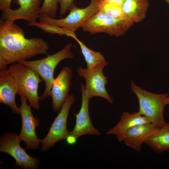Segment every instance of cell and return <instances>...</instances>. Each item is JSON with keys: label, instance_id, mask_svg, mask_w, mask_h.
<instances>
[{"label": "cell", "instance_id": "cell-1", "mask_svg": "<svg viewBox=\"0 0 169 169\" xmlns=\"http://www.w3.org/2000/svg\"><path fill=\"white\" fill-rule=\"evenodd\" d=\"M49 47L42 38L25 37L23 30L14 21L0 19V69L39 54L48 55Z\"/></svg>", "mask_w": 169, "mask_h": 169}, {"label": "cell", "instance_id": "cell-2", "mask_svg": "<svg viewBox=\"0 0 169 169\" xmlns=\"http://www.w3.org/2000/svg\"><path fill=\"white\" fill-rule=\"evenodd\" d=\"M72 45L71 43H69L62 49L43 59L18 62L32 69L44 81L45 90L39 96V100L43 101L50 97L51 90L54 79V70L58 64L64 59L74 58V54L70 50Z\"/></svg>", "mask_w": 169, "mask_h": 169}, {"label": "cell", "instance_id": "cell-3", "mask_svg": "<svg viewBox=\"0 0 169 169\" xmlns=\"http://www.w3.org/2000/svg\"><path fill=\"white\" fill-rule=\"evenodd\" d=\"M8 69L16 85L17 95L25 96L31 107L38 110L40 105L38 88L42 79L32 69L19 63L11 64Z\"/></svg>", "mask_w": 169, "mask_h": 169}, {"label": "cell", "instance_id": "cell-4", "mask_svg": "<svg viewBox=\"0 0 169 169\" xmlns=\"http://www.w3.org/2000/svg\"><path fill=\"white\" fill-rule=\"evenodd\" d=\"M131 89L138 100L139 109L138 112L148 118L151 123L158 127L163 125L166 123L163 112L168 95L148 92L137 86L132 81Z\"/></svg>", "mask_w": 169, "mask_h": 169}, {"label": "cell", "instance_id": "cell-5", "mask_svg": "<svg viewBox=\"0 0 169 169\" xmlns=\"http://www.w3.org/2000/svg\"><path fill=\"white\" fill-rule=\"evenodd\" d=\"M99 3L98 0H90V4L84 8H79L74 4L69 10L70 11L69 14L64 18L56 19L40 13L38 18L40 22L75 32L88 19L99 11Z\"/></svg>", "mask_w": 169, "mask_h": 169}, {"label": "cell", "instance_id": "cell-6", "mask_svg": "<svg viewBox=\"0 0 169 169\" xmlns=\"http://www.w3.org/2000/svg\"><path fill=\"white\" fill-rule=\"evenodd\" d=\"M133 22L127 18H117L99 11L81 26L83 30L91 34L105 33L119 37L124 34Z\"/></svg>", "mask_w": 169, "mask_h": 169}, {"label": "cell", "instance_id": "cell-7", "mask_svg": "<svg viewBox=\"0 0 169 169\" xmlns=\"http://www.w3.org/2000/svg\"><path fill=\"white\" fill-rule=\"evenodd\" d=\"M17 132H8L0 137V152L9 154L15 160L14 164L24 169H38L40 164L37 157L28 155L21 147Z\"/></svg>", "mask_w": 169, "mask_h": 169}, {"label": "cell", "instance_id": "cell-8", "mask_svg": "<svg viewBox=\"0 0 169 169\" xmlns=\"http://www.w3.org/2000/svg\"><path fill=\"white\" fill-rule=\"evenodd\" d=\"M74 95H69L50 126L48 133L41 139V153L47 151L57 142L66 139L70 134L67 128V120L70 109L74 102Z\"/></svg>", "mask_w": 169, "mask_h": 169}, {"label": "cell", "instance_id": "cell-9", "mask_svg": "<svg viewBox=\"0 0 169 169\" xmlns=\"http://www.w3.org/2000/svg\"><path fill=\"white\" fill-rule=\"evenodd\" d=\"M108 63L106 61L90 70L80 67L77 69V71L78 75L85 80L86 84L84 85L85 92L90 99L95 96L100 97L112 103L113 100L105 89L107 77L103 72L104 68Z\"/></svg>", "mask_w": 169, "mask_h": 169}, {"label": "cell", "instance_id": "cell-10", "mask_svg": "<svg viewBox=\"0 0 169 169\" xmlns=\"http://www.w3.org/2000/svg\"><path fill=\"white\" fill-rule=\"evenodd\" d=\"M21 105L20 113L22 122L21 129L18 138L20 142H25L26 148L29 150H35L39 147L41 139L36 132V129L40 124L38 119L33 115L31 106L27 103L28 99L24 95L20 96Z\"/></svg>", "mask_w": 169, "mask_h": 169}, {"label": "cell", "instance_id": "cell-11", "mask_svg": "<svg viewBox=\"0 0 169 169\" xmlns=\"http://www.w3.org/2000/svg\"><path fill=\"white\" fill-rule=\"evenodd\" d=\"M72 73L69 67L65 66L54 79L51 90L50 97L52 99L53 110L55 112H59L69 95Z\"/></svg>", "mask_w": 169, "mask_h": 169}, {"label": "cell", "instance_id": "cell-12", "mask_svg": "<svg viewBox=\"0 0 169 169\" xmlns=\"http://www.w3.org/2000/svg\"><path fill=\"white\" fill-rule=\"evenodd\" d=\"M42 0H14V2L20 7L13 9L10 8L2 10V17L4 19L14 21L23 20L28 25L36 21L38 18Z\"/></svg>", "mask_w": 169, "mask_h": 169}, {"label": "cell", "instance_id": "cell-13", "mask_svg": "<svg viewBox=\"0 0 169 169\" xmlns=\"http://www.w3.org/2000/svg\"><path fill=\"white\" fill-rule=\"evenodd\" d=\"M84 85L81 83V106L78 113L74 114L76 117L75 125L73 130L70 132V134L74 136L77 139L87 134L94 136L101 135V132L94 127L91 122L89 110L90 99L85 94Z\"/></svg>", "mask_w": 169, "mask_h": 169}, {"label": "cell", "instance_id": "cell-14", "mask_svg": "<svg viewBox=\"0 0 169 169\" xmlns=\"http://www.w3.org/2000/svg\"><path fill=\"white\" fill-rule=\"evenodd\" d=\"M18 89L14 80L7 68L0 69V103L10 107L12 113L19 114L16 103Z\"/></svg>", "mask_w": 169, "mask_h": 169}, {"label": "cell", "instance_id": "cell-15", "mask_svg": "<svg viewBox=\"0 0 169 169\" xmlns=\"http://www.w3.org/2000/svg\"><path fill=\"white\" fill-rule=\"evenodd\" d=\"M159 128L151 123L137 125L126 132L123 141L127 146L140 152L142 144L154 134Z\"/></svg>", "mask_w": 169, "mask_h": 169}, {"label": "cell", "instance_id": "cell-16", "mask_svg": "<svg viewBox=\"0 0 169 169\" xmlns=\"http://www.w3.org/2000/svg\"><path fill=\"white\" fill-rule=\"evenodd\" d=\"M149 123H151L150 120L138 112L130 113L123 111L119 121L110 128L106 132V135H115L119 141L122 142L126 133L129 130L137 125Z\"/></svg>", "mask_w": 169, "mask_h": 169}, {"label": "cell", "instance_id": "cell-17", "mask_svg": "<svg viewBox=\"0 0 169 169\" xmlns=\"http://www.w3.org/2000/svg\"><path fill=\"white\" fill-rule=\"evenodd\" d=\"M149 5L148 0H124L121 7L126 18L138 23L145 18Z\"/></svg>", "mask_w": 169, "mask_h": 169}, {"label": "cell", "instance_id": "cell-18", "mask_svg": "<svg viewBox=\"0 0 169 169\" xmlns=\"http://www.w3.org/2000/svg\"><path fill=\"white\" fill-rule=\"evenodd\" d=\"M145 143L157 153L169 151V123L159 128Z\"/></svg>", "mask_w": 169, "mask_h": 169}, {"label": "cell", "instance_id": "cell-19", "mask_svg": "<svg viewBox=\"0 0 169 169\" xmlns=\"http://www.w3.org/2000/svg\"><path fill=\"white\" fill-rule=\"evenodd\" d=\"M75 40L80 46L87 64V69H92L106 61L104 56L100 53L90 49L77 38Z\"/></svg>", "mask_w": 169, "mask_h": 169}, {"label": "cell", "instance_id": "cell-20", "mask_svg": "<svg viewBox=\"0 0 169 169\" xmlns=\"http://www.w3.org/2000/svg\"><path fill=\"white\" fill-rule=\"evenodd\" d=\"M99 8L100 12L109 16L117 18H127L124 15L121 6L108 3L104 0L99 1Z\"/></svg>", "mask_w": 169, "mask_h": 169}, {"label": "cell", "instance_id": "cell-21", "mask_svg": "<svg viewBox=\"0 0 169 169\" xmlns=\"http://www.w3.org/2000/svg\"><path fill=\"white\" fill-rule=\"evenodd\" d=\"M28 25L36 26L49 33L52 34H56L60 35H65L68 37H72L75 39L77 38L74 32L54 25L36 21L28 24Z\"/></svg>", "mask_w": 169, "mask_h": 169}, {"label": "cell", "instance_id": "cell-22", "mask_svg": "<svg viewBox=\"0 0 169 169\" xmlns=\"http://www.w3.org/2000/svg\"><path fill=\"white\" fill-rule=\"evenodd\" d=\"M58 3V0H44L40 8V13L44 14L55 18Z\"/></svg>", "mask_w": 169, "mask_h": 169}, {"label": "cell", "instance_id": "cell-23", "mask_svg": "<svg viewBox=\"0 0 169 169\" xmlns=\"http://www.w3.org/2000/svg\"><path fill=\"white\" fill-rule=\"evenodd\" d=\"M74 0H58L60 5V15L61 17L64 15L74 4Z\"/></svg>", "mask_w": 169, "mask_h": 169}, {"label": "cell", "instance_id": "cell-24", "mask_svg": "<svg viewBox=\"0 0 169 169\" xmlns=\"http://www.w3.org/2000/svg\"><path fill=\"white\" fill-rule=\"evenodd\" d=\"M12 0H0V9H4L10 8L11 2Z\"/></svg>", "mask_w": 169, "mask_h": 169}, {"label": "cell", "instance_id": "cell-25", "mask_svg": "<svg viewBox=\"0 0 169 169\" xmlns=\"http://www.w3.org/2000/svg\"><path fill=\"white\" fill-rule=\"evenodd\" d=\"M67 142L70 145L74 144L77 139L74 136L69 134L66 139Z\"/></svg>", "mask_w": 169, "mask_h": 169}, {"label": "cell", "instance_id": "cell-26", "mask_svg": "<svg viewBox=\"0 0 169 169\" xmlns=\"http://www.w3.org/2000/svg\"><path fill=\"white\" fill-rule=\"evenodd\" d=\"M106 2L121 6L124 0H104Z\"/></svg>", "mask_w": 169, "mask_h": 169}, {"label": "cell", "instance_id": "cell-27", "mask_svg": "<svg viewBox=\"0 0 169 169\" xmlns=\"http://www.w3.org/2000/svg\"><path fill=\"white\" fill-rule=\"evenodd\" d=\"M166 105H169V96H168L166 99Z\"/></svg>", "mask_w": 169, "mask_h": 169}, {"label": "cell", "instance_id": "cell-28", "mask_svg": "<svg viewBox=\"0 0 169 169\" xmlns=\"http://www.w3.org/2000/svg\"><path fill=\"white\" fill-rule=\"evenodd\" d=\"M165 1L169 4V0H165Z\"/></svg>", "mask_w": 169, "mask_h": 169}, {"label": "cell", "instance_id": "cell-29", "mask_svg": "<svg viewBox=\"0 0 169 169\" xmlns=\"http://www.w3.org/2000/svg\"><path fill=\"white\" fill-rule=\"evenodd\" d=\"M99 1H100L101 0H98Z\"/></svg>", "mask_w": 169, "mask_h": 169}]
</instances>
